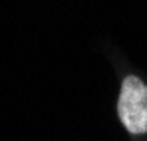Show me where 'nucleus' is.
Returning <instances> with one entry per match:
<instances>
[{"label":"nucleus","instance_id":"obj_1","mask_svg":"<svg viewBox=\"0 0 147 141\" xmlns=\"http://www.w3.org/2000/svg\"><path fill=\"white\" fill-rule=\"evenodd\" d=\"M117 113L131 135L147 133V86L137 76H127L121 82Z\"/></svg>","mask_w":147,"mask_h":141}]
</instances>
